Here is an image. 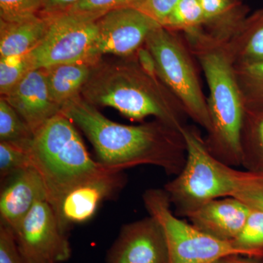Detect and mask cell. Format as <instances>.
<instances>
[{
	"mask_svg": "<svg viewBox=\"0 0 263 263\" xmlns=\"http://www.w3.org/2000/svg\"><path fill=\"white\" fill-rule=\"evenodd\" d=\"M62 114L86 135L98 162L110 168L124 171L148 164L176 176L186 162V143L181 131L160 121L138 126L119 124L80 96L65 103Z\"/></svg>",
	"mask_w": 263,
	"mask_h": 263,
	"instance_id": "obj_1",
	"label": "cell"
},
{
	"mask_svg": "<svg viewBox=\"0 0 263 263\" xmlns=\"http://www.w3.org/2000/svg\"><path fill=\"white\" fill-rule=\"evenodd\" d=\"M31 154L56 215L69 192L113 169L91 158L73 123L62 113L34 134Z\"/></svg>",
	"mask_w": 263,
	"mask_h": 263,
	"instance_id": "obj_2",
	"label": "cell"
},
{
	"mask_svg": "<svg viewBox=\"0 0 263 263\" xmlns=\"http://www.w3.org/2000/svg\"><path fill=\"white\" fill-rule=\"evenodd\" d=\"M198 57L210 92L207 104L212 129L205 145L223 163L239 167L246 105L238 78L229 57L221 48L203 50Z\"/></svg>",
	"mask_w": 263,
	"mask_h": 263,
	"instance_id": "obj_3",
	"label": "cell"
},
{
	"mask_svg": "<svg viewBox=\"0 0 263 263\" xmlns=\"http://www.w3.org/2000/svg\"><path fill=\"white\" fill-rule=\"evenodd\" d=\"M151 78L142 70L123 66L93 68L82 89L85 100L93 105L111 107L131 120L141 121L153 116L181 130V117L162 100Z\"/></svg>",
	"mask_w": 263,
	"mask_h": 263,
	"instance_id": "obj_4",
	"label": "cell"
},
{
	"mask_svg": "<svg viewBox=\"0 0 263 263\" xmlns=\"http://www.w3.org/2000/svg\"><path fill=\"white\" fill-rule=\"evenodd\" d=\"M181 133L186 143V162L164 190L176 214L186 216L211 200L232 196L243 171L216 159L195 129L183 126Z\"/></svg>",
	"mask_w": 263,
	"mask_h": 263,
	"instance_id": "obj_5",
	"label": "cell"
},
{
	"mask_svg": "<svg viewBox=\"0 0 263 263\" xmlns=\"http://www.w3.org/2000/svg\"><path fill=\"white\" fill-rule=\"evenodd\" d=\"M143 200L147 212L163 230L168 249V263H213L226 256L246 255L233 242L207 234L174 215L164 189L146 190Z\"/></svg>",
	"mask_w": 263,
	"mask_h": 263,
	"instance_id": "obj_6",
	"label": "cell"
},
{
	"mask_svg": "<svg viewBox=\"0 0 263 263\" xmlns=\"http://www.w3.org/2000/svg\"><path fill=\"white\" fill-rule=\"evenodd\" d=\"M145 43L155 58L159 77L177 97L185 112L209 133L212 122L207 102L182 45L162 27L151 33Z\"/></svg>",
	"mask_w": 263,
	"mask_h": 263,
	"instance_id": "obj_7",
	"label": "cell"
},
{
	"mask_svg": "<svg viewBox=\"0 0 263 263\" xmlns=\"http://www.w3.org/2000/svg\"><path fill=\"white\" fill-rule=\"evenodd\" d=\"M48 17L49 27L44 39L31 51L36 68L74 62L97 63L98 20L69 12Z\"/></svg>",
	"mask_w": 263,
	"mask_h": 263,
	"instance_id": "obj_8",
	"label": "cell"
},
{
	"mask_svg": "<svg viewBox=\"0 0 263 263\" xmlns=\"http://www.w3.org/2000/svg\"><path fill=\"white\" fill-rule=\"evenodd\" d=\"M14 235L23 263H62L70 259L67 232L46 199L34 204Z\"/></svg>",
	"mask_w": 263,
	"mask_h": 263,
	"instance_id": "obj_9",
	"label": "cell"
},
{
	"mask_svg": "<svg viewBox=\"0 0 263 263\" xmlns=\"http://www.w3.org/2000/svg\"><path fill=\"white\" fill-rule=\"evenodd\" d=\"M98 34L95 56L105 53L129 56L138 51L151 33L162 27L130 6L110 10L97 21Z\"/></svg>",
	"mask_w": 263,
	"mask_h": 263,
	"instance_id": "obj_10",
	"label": "cell"
},
{
	"mask_svg": "<svg viewBox=\"0 0 263 263\" xmlns=\"http://www.w3.org/2000/svg\"><path fill=\"white\" fill-rule=\"evenodd\" d=\"M168 262L163 230L150 215L124 224L105 259V263Z\"/></svg>",
	"mask_w": 263,
	"mask_h": 263,
	"instance_id": "obj_11",
	"label": "cell"
},
{
	"mask_svg": "<svg viewBox=\"0 0 263 263\" xmlns=\"http://www.w3.org/2000/svg\"><path fill=\"white\" fill-rule=\"evenodd\" d=\"M126 183L123 171L109 170L69 192L62 199L57 217L66 232L72 224H80L93 217L104 200L112 198Z\"/></svg>",
	"mask_w": 263,
	"mask_h": 263,
	"instance_id": "obj_12",
	"label": "cell"
},
{
	"mask_svg": "<svg viewBox=\"0 0 263 263\" xmlns=\"http://www.w3.org/2000/svg\"><path fill=\"white\" fill-rule=\"evenodd\" d=\"M2 98L16 110L34 134L50 119L62 113V107L50 93L44 68L30 71Z\"/></svg>",
	"mask_w": 263,
	"mask_h": 263,
	"instance_id": "obj_13",
	"label": "cell"
},
{
	"mask_svg": "<svg viewBox=\"0 0 263 263\" xmlns=\"http://www.w3.org/2000/svg\"><path fill=\"white\" fill-rule=\"evenodd\" d=\"M46 199L41 175L34 167L24 170L3 185L0 195V219L13 232L32 210L34 204Z\"/></svg>",
	"mask_w": 263,
	"mask_h": 263,
	"instance_id": "obj_14",
	"label": "cell"
},
{
	"mask_svg": "<svg viewBox=\"0 0 263 263\" xmlns=\"http://www.w3.org/2000/svg\"><path fill=\"white\" fill-rule=\"evenodd\" d=\"M249 211V207L236 197H224L206 202L185 217L204 233L232 241L241 231Z\"/></svg>",
	"mask_w": 263,
	"mask_h": 263,
	"instance_id": "obj_15",
	"label": "cell"
},
{
	"mask_svg": "<svg viewBox=\"0 0 263 263\" xmlns=\"http://www.w3.org/2000/svg\"><path fill=\"white\" fill-rule=\"evenodd\" d=\"M49 24V17L41 15L18 22L0 19V58L30 53L44 39Z\"/></svg>",
	"mask_w": 263,
	"mask_h": 263,
	"instance_id": "obj_16",
	"label": "cell"
},
{
	"mask_svg": "<svg viewBox=\"0 0 263 263\" xmlns=\"http://www.w3.org/2000/svg\"><path fill=\"white\" fill-rule=\"evenodd\" d=\"M94 62L60 64L44 68L52 98L60 106L79 96L89 80Z\"/></svg>",
	"mask_w": 263,
	"mask_h": 263,
	"instance_id": "obj_17",
	"label": "cell"
},
{
	"mask_svg": "<svg viewBox=\"0 0 263 263\" xmlns=\"http://www.w3.org/2000/svg\"><path fill=\"white\" fill-rule=\"evenodd\" d=\"M241 166L263 173V108H246L241 133Z\"/></svg>",
	"mask_w": 263,
	"mask_h": 263,
	"instance_id": "obj_18",
	"label": "cell"
},
{
	"mask_svg": "<svg viewBox=\"0 0 263 263\" xmlns=\"http://www.w3.org/2000/svg\"><path fill=\"white\" fill-rule=\"evenodd\" d=\"M34 133L4 98L0 100V141L32 150Z\"/></svg>",
	"mask_w": 263,
	"mask_h": 263,
	"instance_id": "obj_19",
	"label": "cell"
},
{
	"mask_svg": "<svg viewBox=\"0 0 263 263\" xmlns=\"http://www.w3.org/2000/svg\"><path fill=\"white\" fill-rule=\"evenodd\" d=\"M240 65L263 61V9L257 10L240 25Z\"/></svg>",
	"mask_w": 263,
	"mask_h": 263,
	"instance_id": "obj_20",
	"label": "cell"
},
{
	"mask_svg": "<svg viewBox=\"0 0 263 263\" xmlns=\"http://www.w3.org/2000/svg\"><path fill=\"white\" fill-rule=\"evenodd\" d=\"M250 209L241 231L233 245L249 257L263 258V213Z\"/></svg>",
	"mask_w": 263,
	"mask_h": 263,
	"instance_id": "obj_21",
	"label": "cell"
},
{
	"mask_svg": "<svg viewBox=\"0 0 263 263\" xmlns=\"http://www.w3.org/2000/svg\"><path fill=\"white\" fill-rule=\"evenodd\" d=\"M239 86L246 108H263V61L240 65Z\"/></svg>",
	"mask_w": 263,
	"mask_h": 263,
	"instance_id": "obj_22",
	"label": "cell"
},
{
	"mask_svg": "<svg viewBox=\"0 0 263 263\" xmlns=\"http://www.w3.org/2000/svg\"><path fill=\"white\" fill-rule=\"evenodd\" d=\"M36 69L32 53L22 56L0 58V92L3 97L25 77L30 71Z\"/></svg>",
	"mask_w": 263,
	"mask_h": 263,
	"instance_id": "obj_23",
	"label": "cell"
},
{
	"mask_svg": "<svg viewBox=\"0 0 263 263\" xmlns=\"http://www.w3.org/2000/svg\"><path fill=\"white\" fill-rule=\"evenodd\" d=\"M204 23L203 11L199 0H179L162 27L192 32Z\"/></svg>",
	"mask_w": 263,
	"mask_h": 263,
	"instance_id": "obj_24",
	"label": "cell"
},
{
	"mask_svg": "<svg viewBox=\"0 0 263 263\" xmlns=\"http://www.w3.org/2000/svg\"><path fill=\"white\" fill-rule=\"evenodd\" d=\"M33 167L31 150L0 141V178L2 185L24 170Z\"/></svg>",
	"mask_w": 263,
	"mask_h": 263,
	"instance_id": "obj_25",
	"label": "cell"
},
{
	"mask_svg": "<svg viewBox=\"0 0 263 263\" xmlns=\"http://www.w3.org/2000/svg\"><path fill=\"white\" fill-rule=\"evenodd\" d=\"M231 197H236L247 206L263 213V173L243 171Z\"/></svg>",
	"mask_w": 263,
	"mask_h": 263,
	"instance_id": "obj_26",
	"label": "cell"
},
{
	"mask_svg": "<svg viewBox=\"0 0 263 263\" xmlns=\"http://www.w3.org/2000/svg\"><path fill=\"white\" fill-rule=\"evenodd\" d=\"M46 0H0V19L18 22L37 16Z\"/></svg>",
	"mask_w": 263,
	"mask_h": 263,
	"instance_id": "obj_27",
	"label": "cell"
},
{
	"mask_svg": "<svg viewBox=\"0 0 263 263\" xmlns=\"http://www.w3.org/2000/svg\"><path fill=\"white\" fill-rule=\"evenodd\" d=\"M136 0H80L65 12L100 18L110 10L129 6Z\"/></svg>",
	"mask_w": 263,
	"mask_h": 263,
	"instance_id": "obj_28",
	"label": "cell"
},
{
	"mask_svg": "<svg viewBox=\"0 0 263 263\" xmlns=\"http://www.w3.org/2000/svg\"><path fill=\"white\" fill-rule=\"evenodd\" d=\"M179 2V0H136L129 6L139 10L162 27Z\"/></svg>",
	"mask_w": 263,
	"mask_h": 263,
	"instance_id": "obj_29",
	"label": "cell"
},
{
	"mask_svg": "<svg viewBox=\"0 0 263 263\" xmlns=\"http://www.w3.org/2000/svg\"><path fill=\"white\" fill-rule=\"evenodd\" d=\"M203 11L205 24L220 23L231 18L237 5L233 0H199Z\"/></svg>",
	"mask_w": 263,
	"mask_h": 263,
	"instance_id": "obj_30",
	"label": "cell"
},
{
	"mask_svg": "<svg viewBox=\"0 0 263 263\" xmlns=\"http://www.w3.org/2000/svg\"><path fill=\"white\" fill-rule=\"evenodd\" d=\"M0 263H23L19 254L14 232L0 222Z\"/></svg>",
	"mask_w": 263,
	"mask_h": 263,
	"instance_id": "obj_31",
	"label": "cell"
},
{
	"mask_svg": "<svg viewBox=\"0 0 263 263\" xmlns=\"http://www.w3.org/2000/svg\"><path fill=\"white\" fill-rule=\"evenodd\" d=\"M138 60L141 70L152 80L156 81L158 76L157 63L153 55L147 48H140L138 50Z\"/></svg>",
	"mask_w": 263,
	"mask_h": 263,
	"instance_id": "obj_32",
	"label": "cell"
},
{
	"mask_svg": "<svg viewBox=\"0 0 263 263\" xmlns=\"http://www.w3.org/2000/svg\"><path fill=\"white\" fill-rule=\"evenodd\" d=\"M80 0H46L40 15L50 16L64 13Z\"/></svg>",
	"mask_w": 263,
	"mask_h": 263,
	"instance_id": "obj_33",
	"label": "cell"
},
{
	"mask_svg": "<svg viewBox=\"0 0 263 263\" xmlns=\"http://www.w3.org/2000/svg\"><path fill=\"white\" fill-rule=\"evenodd\" d=\"M213 263H263V258L240 255V254H233V255L226 256Z\"/></svg>",
	"mask_w": 263,
	"mask_h": 263,
	"instance_id": "obj_34",
	"label": "cell"
}]
</instances>
